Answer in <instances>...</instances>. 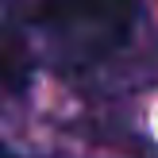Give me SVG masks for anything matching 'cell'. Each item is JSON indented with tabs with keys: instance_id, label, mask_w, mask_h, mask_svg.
<instances>
[{
	"instance_id": "7a4b0ae2",
	"label": "cell",
	"mask_w": 158,
	"mask_h": 158,
	"mask_svg": "<svg viewBox=\"0 0 158 158\" xmlns=\"http://www.w3.org/2000/svg\"><path fill=\"white\" fill-rule=\"evenodd\" d=\"M0 158H15V154H12V151H8V147H0Z\"/></svg>"
},
{
	"instance_id": "6da1fadb",
	"label": "cell",
	"mask_w": 158,
	"mask_h": 158,
	"mask_svg": "<svg viewBox=\"0 0 158 158\" xmlns=\"http://www.w3.org/2000/svg\"><path fill=\"white\" fill-rule=\"evenodd\" d=\"M135 0H43L39 23L85 54H104L131 31Z\"/></svg>"
}]
</instances>
